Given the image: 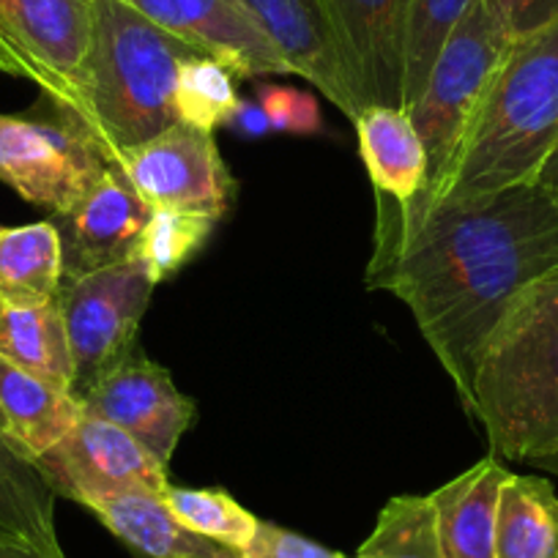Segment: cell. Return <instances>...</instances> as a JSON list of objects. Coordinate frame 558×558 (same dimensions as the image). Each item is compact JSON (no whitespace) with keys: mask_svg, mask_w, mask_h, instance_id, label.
<instances>
[{"mask_svg":"<svg viewBox=\"0 0 558 558\" xmlns=\"http://www.w3.org/2000/svg\"><path fill=\"white\" fill-rule=\"evenodd\" d=\"M558 271V201L539 184L449 195L416 217H375L367 288L411 310L471 408L476 359L514 299Z\"/></svg>","mask_w":558,"mask_h":558,"instance_id":"obj_1","label":"cell"},{"mask_svg":"<svg viewBox=\"0 0 558 558\" xmlns=\"http://www.w3.org/2000/svg\"><path fill=\"white\" fill-rule=\"evenodd\" d=\"M203 56L123 0H94V36L77 110H69L110 165L181 121V63Z\"/></svg>","mask_w":558,"mask_h":558,"instance_id":"obj_2","label":"cell"},{"mask_svg":"<svg viewBox=\"0 0 558 558\" xmlns=\"http://www.w3.org/2000/svg\"><path fill=\"white\" fill-rule=\"evenodd\" d=\"M469 413L498 460L536 463L558 449V271L525 288L490 331Z\"/></svg>","mask_w":558,"mask_h":558,"instance_id":"obj_3","label":"cell"},{"mask_svg":"<svg viewBox=\"0 0 558 558\" xmlns=\"http://www.w3.org/2000/svg\"><path fill=\"white\" fill-rule=\"evenodd\" d=\"M556 148L558 20L509 47L476 107L441 197L534 184Z\"/></svg>","mask_w":558,"mask_h":558,"instance_id":"obj_4","label":"cell"},{"mask_svg":"<svg viewBox=\"0 0 558 558\" xmlns=\"http://www.w3.org/2000/svg\"><path fill=\"white\" fill-rule=\"evenodd\" d=\"M512 45L514 39L496 23L485 3L474 0L444 41L418 99L408 107L427 154L425 190L408 206H378V217H416L444 195L476 107Z\"/></svg>","mask_w":558,"mask_h":558,"instance_id":"obj_5","label":"cell"},{"mask_svg":"<svg viewBox=\"0 0 558 558\" xmlns=\"http://www.w3.org/2000/svg\"><path fill=\"white\" fill-rule=\"evenodd\" d=\"M45 105L47 112L0 116V181L56 217L83 201L110 162L66 107Z\"/></svg>","mask_w":558,"mask_h":558,"instance_id":"obj_6","label":"cell"},{"mask_svg":"<svg viewBox=\"0 0 558 558\" xmlns=\"http://www.w3.org/2000/svg\"><path fill=\"white\" fill-rule=\"evenodd\" d=\"M154 288L157 282L140 257L63 279L56 302L74 359V397H83L137 351L140 320L151 304Z\"/></svg>","mask_w":558,"mask_h":558,"instance_id":"obj_7","label":"cell"},{"mask_svg":"<svg viewBox=\"0 0 558 558\" xmlns=\"http://www.w3.org/2000/svg\"><path fill=\"white\" fill-rule=\"evenodd\" d=\"M94 36V0H0V74L36 83L77 110Z\"/></svg>","mask_w":558,"mask_h":558,"instance_id":"obj_8","label":"cell"},{"mask_svg":"<svg viewBox=\"0 0 558 558\" xmlns=\"http://www.w3.org/2000/svg\"><path fill=\"white\" fill-rule=\"evenodd\" d=\"M34 465L58 498L83 504L85 509L123 493L165 496L170 485L168 465L121 427L88 413Z\"/></svg>","mask_w":558,"mask_h":558,"instance_id":"obj_9","label":"cell"},{"mask_svg":"<svg viewBox=\"0 0 558 558\" xmlns=\"http://www.w3.org/2000/svg\"><path fill=\"white\" fill-rule=\"evenodd\" d=\"M116 165L151 208H179L214 219L228 211L233 179L217 137L206 129L179 121Z\"/></svg>","mask_w":558,"mask_h":558,"instance_id":"obj_10","label":"cell"},{"mask_svg":"<svg viewBox=\"0 0 558 558\" xmlns=\"http://www.w3.org/2000/svg\"><path fill=\"white\" fill-rule=\"evenodd\" d=\"M353 96L402 107L411 0H320Z\"/></svg>","mask_w":558,"mask_h":558,"instance_id":"obj_11","label":"cell"},{"mask_svg":"<svg viewBox=\"0 0 558 558\" xmlns=\"http://www.w3.org/2000/svg\"><path fill=\"white\" fill-rule=\"evenodd\" d=\"M77 400L83 413L121 427L165 465L195 422V402L140 348Z\"/></svg>","mask_w":558,"mask_h":558,"instance_id":"obj_12","label":"cell"},{"mask_svg":"<svg viewBox=\"0 0 558 558\" xmlns=\"http://www.w3.org/2000/svg\"><path fill=\"white\" fill-rule=\"evenodd\" d=\"M175 39L222 61L235 77L293 74L241 0H123Z\"/></svg>","mask_w":558,"mask_h":558,"instance_id":"obj_13","label":"cell"},{"mask_svg":"<svg viewBox=\"0 0 558 558\" xmlns=\"http://www.w3.org/2000/svg\"><path fill=\"white\" fill-rule=\"evenodd\" d=\"M154 208L134 192L118 165L69 211L56 214L63 250V279H77L137 257Z\"/></svg>","mask_w":558,"mask_h":558,"instance_id":"obj_14","label":"cell"},{"mask_svg":"<svg viewBox=\"0 0 558 558\" xmlns=\"http://www.w3.org/2000/svg\"><path fill=\"white\" fill-rule=\"evenodd\" d=\"M241 3L286 56L293 74L313 83L337 110L356 121L362 105L345 77L320 0H241Z\"/></svg>","mask_w":558,"mask_h":558,"instance_id":"obj_15","label":"cell"},{"mask_svg":"<svg viewBox=\"0 0 558 558\" xmlns=\"http://www.w3.org/2000/svg\"><path fill=\"white\" fill-rule=\"evenodd\" d=\"M83 405L72 391H63L28 369L0 356V430L14 452L36 463L72 433Z\"/></svg>","mask_w":558,"mask_h":558,"instance_id":"obj_16","label":"cell"},{"mask_svg":"<svg viewBox=\"0 0 558 558\" xmlns=\"http://www.w3.org/2000/svg\"><path fill=\"white\" fill-rule=\"evenodd\" d=\"M378 206H408L427 181V154L402 107L367 105L353 121Z\"/></svg>","mask_w":558,"mask_h":558,"instance_id":"obj_17","label":"cell"},{"mask_svg":"<svg viewBox=\"0 0 558 558\" xmlns=\"http://www.w3.org/2000/svg\"><path fill=\"white\" fill-rule=\"evenodd\" d=\"M507 476L490 454L430 493L444 558H496L498 493Z\"/></svg>","mask_w":558,"mask_h":558,"instance_id":"obj_18","label":"cell"},{"mask_svg":"<svg viewBox=\"0 0 558 558\" xmlns=\"http://www.w3.org/2000/svg\"><path fill=\"white\" fill-rule=\"evenodd\" d=\"M90 512L132 550L146 558H244L235 547L181 523L162 496L123 493L90 504Z\"/></svg>","mask_w":558,"mask_h":558,"instance_id":"obj_19","label":"cell"},{"mask_svg":"<svg viewBox=\"0 0 558 558\" xmlns=\"http://www.w3.org/2000/svg\"><path fill=\"white\" fill-rule=\"evenodd\" d=\"M63 286V250L56 225L0 228V304L45 307Z\"/></svg>","mask_w":558,"mask_h":558,"instance_id":"obj_20","label":"cell"},{"mask_svg":"<svg viewBox=\"0 0 558 558\" xmlns=\"http://www.w3.org/2000/svg\"><path fill=\"white\" fill-rule=\"evenodd\" d=\"M496 558H558V496L550 482L507 476L498 493Z\"/></svg>","mask_w":558,"mask_h":558,"instance_id":"obj_21","label":"cell"},{"mask_svg":"<svg viewBox=\"0 0 558 558\" xmlns=\"http://www.w3.org/2000/svg\"><path fill=\"white\" fill-rule=\"evenodd\" d=\"M0 356L58 389H74V359L58 302L45 307L0 304Z\"/></svg>","mask_w":558,"mask_h":558,"instance_id":"obj_22","label":"cell"},{"mask_svg":"<svg viewBox=\"0 0 558 558\" xmlns=\"http://www.w3.org/2000/svg\"><path fill=\"white\" fill-rule=\"evenodd\" d=\"M56 498L36 465L20 458L0 430V531L31 539H58Z\"/></svg>","mask_w":558,"mask_h":558,"instance_id":"obj_23","label":"cell"},{"mask_svg":"<svg viewBox=\"0 0 558 558\" xmlns=\"http://www.w3.org/2000/svg\"><path fill=\"white\" fill-rule=\"evenodd\" d=\"M356 558H444L430 496H395Z\"/></svg>","mask_w":558,"mask_h":558,"instance_id":"obj_24","label":"cell"},{"mask_svg":"<svg viewBox=\"0 0 558 558\" xmlns=\"http://www.w3.org/2000/svg\"><path fill=\"white\" fill-rule=\"evenodd\" d=\"M217 219L208 214L179 211V208H154L143 239H140L137 257L143 260L154 282L170 279L179 274L197 252L211 239Z\"/></svg>","mask_w":558,"mask_h":558,"instance_id":"obj_25","label":"cell"},{"mask_svg":"<svg viewBox=\"0 0 558 558\" xmlns=\"http://www.w3.org/2000/svg\"><path fill=\"white\" fill-rule=\"evenodd\" d=\"M471 7H474V0H411L402 110H408L418 99L444 41L458 28Z\"/></svg>","mask_w":558,"mask_h":558,"instance_id":"obj_26","label":"cell"},{"mask_svg":"<svg viewBox=\"0 0 558 558\" xmlns=\"http://www.w3.org/2000/svg\"><path fill=\"white\" fill-rule=\"evenodd\" d=\"M235 74L222 61L208 56H195L181 63L179 85H175V105L179 118L190 126L217 132L225 126L239 105Z\"/></svg>","mask_w":558,"mask_h":558,"instance_id":"obj_27","label":"cell"},{"mask_svg":"<svg viewBox=\"0 0 558 558\" xmlns=\"http://www.w3.org/2000/svg\"><path fill=\"white\" fill-rule=\"evenodd\" d=\"M162 498L181 523L190 525L197 534L208 536V539L235 547V550H241L257 529L255 514L246 512L235 498H230L225 490H217V487H203L201 490V487L168 485Z\"/></svg>","mask_w":558,"mask_h":558,"instance_id":"obj_28","label":"cell"},{"mask_svg":"<svg viewBox=\"0 0 558 558\" xmlns=\"http://www.w3.org/2000/svg\"><path fill=\"white\" fill-rule=\"evenodd\" d=\"M255 99L266 110L271 132L286 134H318L324 129L320 105L313 94L293 85L260 83L255 90Z\"/></svg>","mask_w":558,"mask_h":558,"instance_id":"obj_29","label":"cell"},{"mask_svg":"<svg viewBox=\"0 0 558 558\" xmlns=\"http://www.w3.org/2000/svg\"><path fill=\"white\" fill-rule=\"evenodd\" d=\"M244 558H345L318 542L307 539L302 534H293L288 529L257 520V529L252 539L241 547Z\"/></svg>","mask_w":558,"mask_h":558,"instance_id":"obj_30","label":"cell"},{"mask_svg":"<svg viewBox=\"0 0 558 558\" xmlns=\"http://www.w3.org/2000/svg\"><path fill=\"white\" fill-rule=\"evenodd\" d=\"M482 3L514 41L539 34L558 20V0H482Z\"/></svg>","mask_w":558,"mask_h":558,"instance_id":"obj_31","label":"cell"},{"mask_svg":"<svg viewBox=\"0 0 558 558\" xmlns=\"http://www.w3.org/2000/svg\"><path fill=\"white\" fill-rule=\"evenodd\" d=\"M0 558H66L58 539H31V536L0 531Z\"/></svg>","mask_w":558,"mask_h":558,"instance_id":"obj_32","label":"cell"},{"mask_svg":"<svg viewBox=\"0 0 558 558\" xmlns=\"http://www.w3.org/2000/svg\"><path fill=\"white\" fill-rule=\"evenodd\" d=\"M225 126L244 134V137H263V134L271 132V123H268L266 110H263L257 99H239V105L233 107V112H230Z\"/></svg>","mask_w":558,"mask_h":558,"instance_id":"obj_33","label":"cell"},{"mask_svg":"<svg viewBox=\"0 0 558 558\" xmlns=\"http://www.w3.org/2000/svg\"><path fill=\"white\" fill-rule=\"evenodd\" d=\"M534 184H539L542 190H547L558 201V148L553 151V157L547 159L545 168L539 170V175H536Z\"/></svg>","mask_w":558,"mask_h":558,"instance_id":"obj_34","label":"cell"},{"mask_svg":"<svg viewBox=\"0 0 558 558\" xmlns=\"http://www.w3.org/2000/svg\"><path fill=\"white\" fill-rule=\"evenodd\" d=\"M531 465H536V469H542V471H547V474L558 476V449H556V452L545 454V458H539L536 463H531Z\"/></svg>","mask_w":558,"mask_h":558,"instance_id":"obj_35","label":"cell"}]
</instances>
